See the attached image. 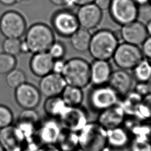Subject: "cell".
Listing matches in <instances>:
<instances>
[{
	"label": "cell",
	"mask_w": 151,
	"mask_h": 151,
	"mask_svg": "<svg viewBox=\"0 0 151 151\" xmlns=\"http://www.w3.org/2000/svg\"><path fill=\"white\" fill-rule=\"evenodd\" d=\"M21 0H0V3L6 6H10L15 4Z\"/></svg>",
	"instance_id": "cell-44"
},
{
	"label": "cell",
	"mask_w": 151,
	"mask_h": 151,
	"mask_svg": "<svg viewBox=\"0 0 151 151\" xmlns=\"http://www.w3.org/2000/svg\"><path fill=\"white\" fill-rule=\"evenodd\" d=\"M16 64L15 57L4 52L0 53V74H6L15 68Z\"/></svg>",
	"instance_id": "cell-32"
},
{
	"label": "cell",
	"mask_w": 151,
	"mask_h": 151,
	"mask_svg": "<svg viewBox=\"0 0 151 151\" xmlns=\"http://www.w3.org/2000/svg\"><path fill=\"white\" fill-rule=\"evenodd\" d=\"M67 84L61 74L51 72L41 77L39 83V90L47 97L61 94Z\"/></svg>",
	"instance_id": "cell-16"
},
{
	"label": "cell",
	"mask_w": 151,
	"mask_h": 151,
	"mask_svg": "<svg viewBox=\"0 0 151 151\" xmlns=\"http://www.w3.org/2000/svg\"><path fill=\"white\" fill-rule=\"evenodd\" d=\"M27 29L24 17L15 11H8L0 18V32L5 38H20Z\"/></svg>",
	"instance_id": "cell-7"
},
{
	"label": "cell",
	"mask_w": 151,
	"mask_h": 151,
	"mask_svg": "<svg viewBox=\"0 0 151 151\" xmlns=\"http://www.w3.org/2000/svg\"><path fill=\"white\" fill-rule=\"evenodd\" d=\"M130 134L122 126L107 130V145L111 149L123 150L130 145Z\"/></svg>",
	"instance_id": "cell-22"
},
{
	"label": "cell",
	"mask_w": 151,
	"mask_h": 151,
	"mask_svg": "<svg viewBox=\"0 0 151 151\" xmlns=\"http://www.w3.org/2000/svg\"><path fill=\"white\" fill-rule=\"evenodd\" d=\"M61 130L62 127L57 119L48 117L41 120L35 135L42 145L56 144Z\"/></svg>",
	"instance_id": "cell-12"
},
{
	"label": "cell",
	"mask_w": 151,
	"mask_h": 151,
	"mask_svg": "<svg viewBox=\"0 0 151 151\" xmlns=\"http://www.w3.org/2000/svg\"><path fill=\"white\" fill-rule=\"evenodd\" d=\"M5 80L9 87L15 89L26 82V76L21 70L15 68L6 74Z\"/></svg>",
	"instance_id": "cell-29"
},
{
	"label": "cell",
	"mask_w": 151,
	"mask_h": 151,
	"mask_svg": "<svg viewBox=\"0 0 151 151\" xmlns=\"http://www.w3.org/2000/svg\"><path fill=\"white\" fill-rule=\"evenodd\" d=\"M130 151H151V142L142 137H133L130 143Z\"/></svg>",
	"instance_id": "cell-33"
},
{
	"label": "cell",
	"mask_w": 151,
	"mask_h": 151,
	"mask_svg": "<svg viewBox=\"0 0 151 151\" xmlns=\"http://www.w3.org/2000/svg\"><path fill=\"white\" fill-rule=\"evenodd\" d=\"M132 70L133 77L138 82H147L151 77V60L143 58Z\"/></svg>",
	"instance_id": "cell-28"
},
{
	"label": "cell",
	"mask_w": 151,
	"mask_h": 151,
	"mask_svg": "<svg viewBox=\"0 0 151 151\" xmlns=\"http://www.w3.org/2000/svg\"><path fill=\"white\" fill-rule=\"evenodd\" d=\"M78 136L79 147L84 151H102L107 146V130L97 122H88Z\"/></svg>",
	"instance_id": "cell-3"
},
{
	"label": "cell",
	"mask_w": 151,
	"mask_h": 151,
	"mask_svg": "<svg viewBox=\"0 0 151 151\" xmlns=\"http://www.w3.org/2000/svg\"><path fill=\"white\" fill-rule=\"evenodd\" d=\"M54 59L46 52L33 54L29 61V68L36 76L42 77L52 72Z\"/></svg>",
	"instance_id": "cell-21"
},
{
	"label": "cell",
	"mask_w": 151,
	"mask_h": 151,
	"mask_svg": "<svg viewBox=\"0 0 151 151\" xmlns=\"http://www.w3.org/2000/svg\"><path fill=\"white\" fill-rule=\"evenodd\" d=\"M102 151H112L111 150H110V149L109 147V148H107V147H106V148H104Z\"/></svg>",
	"instance_id": "cell-49"
},
{
	"label": "cell",
	"mask_w": 151,
	"mask_h": 151,
	"mask_svg": "<svg viewBox=\"0 0 151 151\" xmlns=\"http://www.w3.org/2000/svg\"><path fill=\"white\" fill-rule=\"evenodd\" d=\"M65 61L62 59H58V60H54L53 65H52V72L59 74H61L65 66Z\"/></svg>",
	"instance_id": "cell-39"
},
{
	"label": "cell",
	"mask_w": 151,
	"mask_h": 151,
	"mask_svg": "<svg viewBox=\"0 0 151 151\" xmlns=\"http://www.w3.org/2000/svg\"><path fill=\"white\" fill-rule=\"evenodd\" d=\"M134 91L142 97L149 94V90L147 82H138L135 86Z\"/></svg>",
	"instance_id": "cell-38"
},
{
	"label": "cell",
	"mask_w": 151,
	"mask_h": 151,
	"mask_svg": "<svg viewBox=\"0 0 151 151\" xmlns=\"http://www.w3.org/2000/svg\"><path fill=\"white\" fill-rule=\"evenodd\" d=\"M118 37L112 31L101 29L91 35L88 51L94 60H109L119 45Z\"/></svg>",
	"instance_id": "cell-1"
},
{
	"label": "cell",
	"mask_w": 151,
	"mask_h": 151,
	"mask_svg": "<svg viewBox=\"0 0 151 151\" xmlns=\"http://www.w3.org/2000/svg\"><path fill=\"white\" fill-rule=\"evenodd\" d=\"M21 52H22V53L29 52V50H28V46L24 40L22 41L21 43Z\"/></svg>",
	"instance_id": "cell-45"
},
{
	"label": "cell",
	"mask_w": 151,
	"mask_h": 151,
	"mask_svg": "<svg viewBox=\"0 0 151 151\" xmlns=\"http://www.w3.org/2000/svg\"><path fill=\"white\" fill-rule=\"evenodd\" d=\"M119 97L108 84L96 86L90 91L88 102L93 110L101 111L118 104Z\"/></svg>",
	"instance_id": "cell-6"
},
{
	"label": "cell",
	"mask_w": 151,
	"mask_h": 151,
	"mask_svg": "<svg viewBox=\"0 0 151 151\" xmlns=\"http://www.w3.org/2000/svg\"><path fill=\"white\" fill-rule=\"evenodd\" d=\"M144 58L139 46L125 42L119 44L112 58L120 69L132 70Z\"/></svg>",
	"instance_id": "cell-5"
},
{
	"label": "cell",
	"mask_w": 151,
	"mask_h": 151,
	"mask_svg": "<svg viewBox=\"0 0 151 151\" xmlns=\"http://www.w3.org/2000/svg\"><path fill=\"white\" fill-rule=\"evenodd\" d=\"M50 1L57 6H70V0H50Z\"/></svg>",
	"instance_id": "cell-43"
},
{
	"label": "cell",
	"mask_w": 151,
	"mask_h": 151,
	"mask_svg": "<svg viewBox=\"0 0 151 151\" xmlns=\"http://www.w3.org/2000/svg\"><path fill=\"white\" fill-rule=\"evenodd\" d=\"M47 52L54 60L62 59L65 54L66 49L64 44L55 41L51 44Z\"/></svg>",
	"instance_id": "cell-36"
},
{
	"label": "cell",
	"mask_w": 151,
	"mask_h": 151,
	"mask_svg": "<svg viewBox=\"0 0 151 151\" xmlns=\"http://www.w3.org/2000/svg\"><path fill=\"white\" fill-rule=\"evenodd\" d=\"M21 43L19 38H5L2 43V50L4 52L15 57L21 53Z\"/></svg>",
	"instance_id": "cell-31"
},
{
	"label": "cell",
	"mask_w": 151,
	"mask_h": 151,
	"mask_svg": "<svg viewBox=\"0 0 151 151\" xmlns=\"http://www.w3.org/2000/svg\"><path fill=\"white\" fill-rule=\"evenodd\" d=\"M37 151H61L55 144L41 145Z\"/></svg>",
	"instance_id": "cell-41"
},
{
	"label": "cell",
	"mask_w": 151,
	"mask_h": 151,
	"mask_svg": "<svg viewBox=\"0 0 151 151\" xmlns=\"http://www.w3.org/2000/svg\"><path fill=\"white\" fill-rule=\"evenodd\" d=\"M41 93L33 84L25 82L15 89V99L23 109H35L41 99Z\"/></svg>",
	"instance_id": "cell-11"
},
{
	"label": "cell",
	"mask_w": 151,
	"mask_h": 151,
	"mask_svg": "<svg viewBox=\"0 0 151 151\" xmlns=\"http://www.w3.org/2000/svg\"><path fill=\"white\" fill-rule=\"evenodd\" d=\"M112 72L109 60H94L90 64V83L94 86L107 84Z\"/></svg>",
	"instance_id": "cell-19"
},
{
	"label": "cell",
	"mask_w": 151,
	"mask_h": 151,
	"mask_svg": "<svg viewBox=\"0 0 151 151\" xmlns=\"http://www.w3.org/2000/svg\"><path fill=\"white\" fill-rule=\"evenodd\" d=\"M61 75L67 85L84 88L90 83V64L82 58H70L65 61Z\"/></svg>",
	"instance_id": "cell-4"
},
{
	"label": "cell",
	"mask_w": 151,
	"mask_h": 151,
	"mask_svg": "<svg viewBox=\"0 0 151 151\" xmlns=\"http://www.w3.org/2000/svg\"><path fill=\"white\" fill-rule=\"evenodd\" d=\"M147 83L148 87H149V93H151V77H150V78L148 80V81L147 82Z\"/></svg>",
	"instance_id": "cell-48"
},
{
	"label": "cell",
	"mask_w": 151,
	"mask_h": 151,
	"mask_svg": "<svg viewBox=\"0 0 151 151\" xmlns=\"http://www.w3.org/2000/svg\"><path fill=\"white\" fill-rule=\"evenodd\" d=\"M40 122V115L35 109H24L18 116L16 125L25 139L35 134Z\"/></svg>",
	"instance_id": "cell-18"
},
{
	"label": "cell",
	"mask_w": 151,
	"mask_h": 151,
	"mask_svg": "<svg viewBox=\"0 0 151 151\" xmlns=\"http://www.w3.org/2000/svg\"><path fill=\"white\" fill-rule=\"evenodd\" d=\"M66 106L61 96H52L45 101L44 110L48 117L58 119Z\"/></svg>",
	"instance_id": "cell-27"
},
{
	"label": "cell",
	"mask_w": 151,
	"mask_h": 151,
	"mask_svg": "<svg viewBox=\"0 0 151 151\" xmlns=\"http://www.w3.org/2000/svg\"><path fill=\"white\" fill-rule=\"evenodd\" d=\"M111 0H95L94 3L103 11L109 9Z\"/></svg>",
	"instance_id": "cell-40"
},
{
	"label": "cell",
	"mask_w": 151,
	"mask_h": 151,
	"mask_svg": "<svg viewBox=\"0 0 151 151\" xmlns=\"http://www.w3.org/2000/svg\"><path fill=\"white\" fill-rule=\"evenodd\" d=\"M24 41L28 46L29 52L35 54L47 51L55 41V37L52 30L47 25L35 23L26 30Z\"/></svg>",
	"instance_id": "cell-2"
},
{
	"label": "cell",
	"mask_w": 151,
	"mask_h": 151,
	"mask_svg": "<svg viewBox=\"0 0 151 151\" xmlns=\"http://www.w3.org/2000/svg\"><path fill=\"white\" fill-rule=\"evenodd\" d=\"M126 115L119 103L100 111L97 123L106 130L121 126Z\"/></svg>",
	"instance_id": "cell-17"
},
{
	"label": "cell",
	"mask_w": 151,
	"mask_h": 151,
	"mask_svg": "<svg viewBox=\"0 0 151 151\" xmlns=\"http://www.w3.org/2000/svg\"><path fill=\"white\" fill-rule=\"evenodd\" d=\"M109 10L111 19L122 26L137 19L138 5L133 0H111Z\"/></svg>",
	"instance_id": "cell-8"
},
{
	"label": "cell",
	"mask_w": 151,
	"mask_h": 151,
	"mask_svg": "<svg viewBox=\"0 0 151 151\" xmlns=\"http://www.w3.org/2000/svg\"><path fill=\"white\" fill-rule=\"evenodd\" d=\"M0 151H5L3 149V147H2V146L1 145V144H0Z\"/></svg>",
	"instance_id": "cell-51"
},
{
	"label": "cell",
	"mask_w": 151,
	"mask_h": 151,
	"mask_svg": "<svg viewBox=\"0 0 151 151\" xmlns=\"http://www.w3.org/2000/svg\"><path fill=\"white\" fill-rule=\"evenodd\" d=\"M119 96H124L129 91L133 84V77L126 70L113 71L107 84Z\"/></svg>",
	"instance_id": "cell-20"
},
{
	"label": "cell",
	"mask_w": 151,
	"mask_h": 151,
	"mask_svg": "<svg viewBox=\"0 0 151 151\" xmlns=\"http://www.w3.org/2000/svg\"><path fill=\"white\" fill-rule=\"evenodd\" d=\"M25 136L17 125L0 129V144L5 151H22Z\"/></svg>",
	"instance_id": "cell-13"
},
{
	"label": "cell",
	"mask_w": 151,
	"mask_h": 151,
	"mask_svg": "<svg viewBox=\"0 0 151 151\" xmlns=\"http://www.w3.org/2000/svg\"><path fill=\"white\" fill-rule=\"evenodd\" d=\"M120 37L124 42L139 46L148 37L146 25L135 20L122 26Z\"/></svg>",
	"instance_id": "cell-15"
},
{
	"label": "cell",
	"mask_w": 151,
	"mask_h": 151,
	"mask_svg": "<svg viewBox=\"0 0 151 151\" xmlns=\"http://www.w3.org/2000/svg\"><path fill=\"white\" fill-rule=\"evenodd\" d=\"M55 145L61 151H74L79 147L78 133L62 128Z\"/></svg>",
	"instance_id": "cell-23"
},
{
	"label": "cell",
	"mask_w": 151,
	"mask_h": 151,
	"mask_svg": "<svg viewBox=\"0 0 151 151\" xmlns=\"http://www.w3.org/2000/svg\"><path fill=\"white\" fill-rule=\"evenodd\" d=\"M76 15L80 27L90 31L99 25L103 12L94 3H91L79 6Z\"/></svg>",
	"instance_id": "cell-14"
},
{
	"label": "cell",
	"mask_w": 151,
	"mask_h": 151,
	"mask_svg": "<svg viewBox=\"0 0 151 151\" xmlns=\"http://www.w3.org/2000/svg\"><path fill=\"white\" fill-rule=\"evenodd\" d=\"M74 151H84L83 150H82L81 148H80V147H78V149H77L76 150H75Z\"/></svg>",
	"instance_id": "cell-50"
},
{
	"label": "cell",
	"mask_w": 151,
	"mask_h": 151,
	"mask_svg": "<svg viewBox=\"0 0 151 151\" xmlns=\"http://www.w3.org/2000/svg\"><path fill=\"white\" fill-rule=\"evenodd\" d=\"M14 120L13 113L7 106L0 104V129L12 124Z\"/></svg>",
	"instance_id": "cell-34"
},
{
	"label": "cell",
	"mask_w": 151,
	"mask_h": 151,
	"mask_svg": "<svg viewBox=\"0 0 151 151\" xmlns=\"http://www.w3.org/2000/svg\"><path fill=\"white\" fill-rule=\"evenodd\" d=\"M61 97L66 106L76 107L81 104L84 94L82 88L67 84L61 93Z\"/></svg>",
	"instance_id": "cell-26"
},
{
	"label": "cell",
	"mask_w": 151,
	"mask_h": 151,
	"mask_svg": "<svg viewBox=\"0 0 151 151\" xmlns=\"http://www.w3.org/2000/svg\"><path fill=\"white\" fill-rule=\"evenodd\" d=\"M120 104L126 116L135 117L142 103L143 97L134 91H129L124 95Z\"/></svg>",
	"instance_id": "cell-24"
},
{
	"label": "cell",
	"mask_w": 151,
	"mask_h": 151,
	"mask_svg": "<svg viewBox=\"0 0 151 151\" xmlns=\"http://www.w3.org/2000/svg\"><path fill=\"white\" fill-rule=\"evenodd\" d=\"M63 129L78 133L88 123L86 111L80 106H66L58 119Z\"/></svg>",
	"instance_id": "cell-10"
},
{
	"label": "cell",
	"mask_w": 151,
	"mask_h": 151,
	"mask_svg": "<svg viewBox=\"0 0 151 151\" xmlns=\"http://www.w3.org/2000/svg\"><path fill=\"white\" fill-rule=\"evenodd\" d=\"M91 37L89 30L80 27L70 37V43L76 51L85 52L88 50Z\"/></svg>",
	"instance_id": "cell-25"
},
{
	"label": "cell",
	"mask_w": 151,
	"mask_h": 151,
	"mask_svg": "<svg viewBox=\"0 0 151 151\" xmlns=\"http://www.w3.org/2000/svg\"><path fill=\"white\" fill-rule=\"evenodd\" d=\"M136 20L145 25L151 21V2L138 6Z\"/></svg>",
	"instance_id": "cell-35"
},
{
	"label": "cell",
	"mask_w": 151,
	"mask_h": 151,
	"mask_svg": "<svg viewBox=\"0 0 151 151\" xmlns=\"http://www.w3.org/2000/svg\"><path fill=\"white\" fill-rule=\"evenodd\" d=\"M51 25L60 36L70 38L80 27L76 14L68 9L55 12L51 18Z\"/></svg>",
	"instance_id": "cell-9"
},
{
	"label": "cell",
	"mask_w": 151,
	"mask_h": 151,
	"mask_svg": "<svg viewBox=\"0 0 151 151\" xmlns=\"http://www.w3.org/2000/svg\"><path fill=\"white\" fill-rule=\"evenodd\" d=\"M138 6L147 4L151 2V0H133Z\"/></svg>",
	"instance_id": "cell-46"
},
{
	"label": "cell",
	"mask_w": 151,
	"mask_h": 151,
	"mask_svg": "<svg viewBox=\"0 0 151 151\" xmlns=\"http://www.w3.org/2000/svg\"><path fill=\"white\" fill-rule=\"evenodd\" d=\"M134 117L142 121L151 119V93L143 97L140 106Z\"/></svg>",
	"instance_id": "cell-30"
},
{
	"label": "cell",
	"mask_w": 151,
	"mask_h": 151,
	"mask_svg": "<svg viewBox=\"0 0 151 151\" xmlns=\"http://www.w3.org/2000/svg\"><path fill=\"white\" fill-rule=\"evenodd\" d=\"M145 25H146V28L148 36H151V21L149 22Z\"/></svg>",
	"instance_id": "cell-47"
},
{
	"label": "cell",
	"mask_w": 151,
	"mask_h": 151,
	"mask_svg": "<svg viewBox=\"0 0 151 151\" xmlns=\"http://www.w3.org/2000/svg\"><path fill=\"white\" fill-rule=\"evenodd\" d=\"M141 50L143 57L151 60V36H148L142 43Z\"/></svg>",
	"instance_id": "cell-37"
},
{
	"label": "cell",
	"mask_w": 151,
	"mask_h": 151,
	"mask_svg": "<svg viewBox=\"0 0 151 151\" xmlns=\"http://www.w3.org/2000/svg\"><path fill=\"white\" fill-rule=\"evenodd\" d=\"M94 1L95 0H70V5L81 6L84 5L94 3Z\"/></svg>",
	"instance_id": "cell-42"
}]
</instances>
